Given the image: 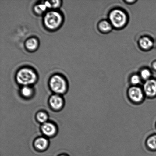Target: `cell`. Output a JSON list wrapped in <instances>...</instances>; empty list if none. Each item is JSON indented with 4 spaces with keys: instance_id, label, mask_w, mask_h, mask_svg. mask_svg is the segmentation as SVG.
Segmentation results:
<instances>
[{
    "instance_id": "obj_2",
    "label": "cell",
    "mask_w": 156,
    "mask_h": 156,
    "mask_svg": "<svg viewBox=\"0 0 156 156\" xmlns=\"http://www.w3.org/2000/svg\"><path fill=\"white\" fill-rule=\"evenodd\" d=\"M109 19L112 27L116 28H120L124 27L126 24L127 16L123 10L115 9L110 12Z\"/></svg>"
},
{
    "instance_id": "obj_22",
    "label": "cell",
    "mask_w": 156,
    "mask_h": 156,
    "mask_svg": "<svg viewBox=\"0 0 156 156\" xmlns=\"http://www.w3.org/2000/svg\"><path fill=\"white\" fill-rule=\"evenodd\" d=\"M59 156H68L66 155H59Z\"/></svg>"
},
{
    "instance_id": "obj_3",
    "label": "cell",
    "mask_w": 156,
    "mask_h": 156,
    "mask_svg": "<svg viewBox=\"0 0 156 156\" xmlns=\"http://www.w3.org/2000/svg\"><path fill=\"white\" fill-rule=\"evenodd\" d=\"M62 17L60 14L54 11L48 12L44 18V23L47 28L54 30L60 26Z\"/></svg>"
},
{
    "instance_id": "obj_18",
    "label": "cell",
    "mask_w": 156,
    "mask_h": 156,
    "mask_svg": "<svg viewBox=\"0 0 156 156\" xmlns=\"http://www.w3.org/2000/svg\"><path fill=\"white\" fill-rule=\"evenodd\" d=\"M141 78L140 76L137 74H134L130 78V82L133 86H137L141 82Z\"/></svg>"
},
{
    "instance_id": "obj_16",
    "label": "cell",
    "mask_w": 156,
    "mask_h": 156,
    "mask_svg": "<svg viewBox=\"0 0 156 156\" xmlns=\"http://www.w3.org/2000/svg\"><path fill=\"white\" fill-rule=\"evenodd\" d=\"M152 76L150 70L148 69L144 68L141 70L140 72V76L141 79L144 80H148L151 79Z\"/></svg>"
},
{
    "instance_id": "obj_12",
    "label": "cell",
    "mask_w": 156,
    "mask_h": 156,
    "mask_svg": "<svg viewBox=\"0 0 156 156\" xmlns=\"http://www.w3.org/2000/svg\"><path fill=\"white\" fill-rule=\"evenodd\" d=\"M25 46L27 49L33 51L37 48L38 46V41L35 38H30L26 41Z\"/></svg>"
},
{
    "instance_id": "obj_4",
    "label": "cell",
    "mask_w": 156,
    "mask_h": 156,
    "mask_svg": "<svg viewBox=\"0 0 156 156\" xmlns=\"http://www.w3.org/2000/svg\"><path fill=\"white\" fill-rule=\"evenodd\" d=\"M49 84L52 90L58 94H63L66 91V81L60 76L55 75L53 76L50 79Z\"/></svg>"
},
{
    "instance_id": "obj_7",
    "label": "cell",
    "mask_w": 156,
    "mask_h": 156,
    "mask_svg": "<svg viewBox=\"0 0 156 156\" xmlns=\"http://www.w3.org/2000/svg\"><path fill=\"white\" fill-rule=\"evenodd\" d=\"M43 133L48 137L52 136L56 132V128L55 125L50 122H46L41 127Z\"/></svg>"
},
{
    "instance_id": "obj_15",
    "label": "cell",
    "mask_w": 156,
    "mask_h": 156,
    "mask_svg": "<svg viewBox=\"0 0 156 156\" xmlns=\"http://www.w3.org/2000/svg\"><path fill=\"white\" fill-rule=\"evenodd\" d=\"M21 93L24 98H30L33 95V90L28 86H24L21 89Z\"/></svg>"
},
{
    "instance_id": "obj_11",
    "label": "cell",
    "mask_w": 156,
    "mask_h": 156,
    "mask_svg": "<svg viewBox=\"0 0 156 156\" xmlns=\"http://www.w3.org/2000/svg\"><path fill=\"white\" fill-rule=\"evenodd\" d=\"M98 27L101 31L104 33H107L112 30V26L110 21L103 20L99 23Z\"/></svg>"
},
{
    "instance_id": "obj_17",
    "label": "cell",
    "mask_w": 156,
    "mask_h": 156,
    "mask_svg": "<svg viewBox=\"0 0 156 156\" xmlns=\"http://www.w3.org/2000/svg\"><path fill=\"white\" fill-rule=\"evenodd\" d=\"M37 119L40 123H44L47 122L48 119L47 114L44 112H40L36 115Z\"/></svg>"
},
{
    "instance_id": "obj_14",
    "label": "cell",
    "mask_w": 156,
    "mask_h": 156,
    "mask_svg": "<svg viewBox=\"0 0 156 156\" xmlns=\"http://www.w3.org/2000/svg\"><path fill=\"white\" fill-rule=\"evenodd\" d=\"M42 2L48 8H57L59 7L61 4V1H42Z\"/></svg>"
},
{
    "instance_id": "obj_6",
    "label": "cell",
    "mask_w": 156,
    "mask_h": 156,
    "mask_svg": "<svg viewBox=\"0 0 156 156\" xmlns=\"http://www.w3.org/2000/svg\"><path fill=\"white\" fill-rule=\"evenodd\" d=\"M143 90L145 95L149 98L156 96V80L150 79L145 82L143 85Z\"/></svg>"
},
{
    "instance_id": "obj_10",
    "label": "cell",
    "mask_w": 156,
    "mask_h": 156,
    "mask_svg": "<svg viewBox=\"0 0 156 156\" xmlns=\"http://www.w3.org/2000/svg\"><path fill=\"white\" fill-rule=\"evenodd\" d=\"M48 145V140L45 137H40L36 139L34 142V146L39 150L43 151L47 149Z\"/></svg>"
},
{
    "instance_id": "obj_9",
    "label": "cell",
    "mask_w": 156,
    "mask_h": 156,
    "mask_svg": "<svg viewBox=\"0 0 156 156\" xmlns=\"http://www.w3.org/2000/svg\"><path fill=\"white\" fill-rule=\"evenodd\" d=\"M139 45L142 49L145 50L150 49L154 45V42L150 38L144 36L142 37L139 40Z\"/></svg>"
},
{
    "instance_id": "obj_8",
    "label": "cell",
    "mask_w": 156,
    "mask_h": 156,
    "mask_svg": "<svg viewBox=\"0 0 156 156\" xmlns=\"http://www.w3.org/2000/svg\"><path fill=\"white\" fill-rule=\"evenodd\" d=\"M49 104L53 109L55 110H59L63 106V99L58 94L53 95L50 98Z\"/></svg>"
},
{
    "instance_id": "obj_5",
    "label": "cell",
    "mask_w": 156,
    "mask_h": 156,
    "mask_svg": "<svg viewBox=\"0 0 156 156\" xmlns=\"http://www.w3.org/2000/svg\"><path fill=\"white\" fill-rule=\"evenodd\" d=\"M128 97L134 103H140L143 100L145 95L143 90L137 86L131 87L128 90Z\"/></svg>"
},
{
    "instance_id": "obj_1",
    "label": "cell",
    "mask_w": 156,
    "mask_h": 156,
    "mask_svg": "<svg viewBox=\"0 0 156 156\" xmlns=\"http://www.w3.org/2000/svg\"><path fill=\"white\" fill-rule=\"evenodd\" d=\"M16 79L19 84L24 86H28L36 82L37 76L33 70L30 68H24L18 72Z\"/></svg>"
},
{
    "instance_id": "obj_20",
    "label": "cell",
    "mask_w": 156,
    "mask_h": 156,
    "mask_svg": "<svg viewBox=\"0 0 156 156\" xmlns=\"http://www.w3.org/2000/svg\"><path fill=\"white\" fill-rule=\"evenodd\" d=\"M152 67L156 71V61L153 63Z\"/></svg>"
},
{
    "instance_id": "obj_19",
    "label": "cell",
    "mask_w": 156,
    "mask_h": 156,
    "mask_svg": "<svg viewBox=\"0 0 156 156\" xmlns=\"http://www.w3.org/2000/svg\"><path fill=\"white\" fill-rule=\"evenodd\" d=\"M47 7L42 2L41 4L35 6L34 10L38 14H42L47 10Z\"/></svg>"
},
{
    "instance_id": "obj_21",
    "label": "cell",
    "mask_w": 156,
    "mask_h": 156,
    "mask_svg": "<svg viewBox=\"0 0 156 156\" xmlns=\"http://www.w3.org/2000/svg\"><path fill=\"white\" fill-rule=\"evenodd\" d=\"M134 2H136L135 1H126V2L127 3H128V4H132V3H133Z\"/></svg>"
},
{
    "instance_id": "obj_13",
    "label": "cell",
    "mask_w": 156,
    "mask_h": 156,
    "mask_svg": "<svg viewBox=\"0 0 156 156\" xmlns=\"http://www.w3.org/2000/svg\"><path fill=\"white\" fill-rule=\"evenodd\" d=\"M147 146L152 150H156V134L151 136L146 141Z\"/></svg>"
}]
</instances>
